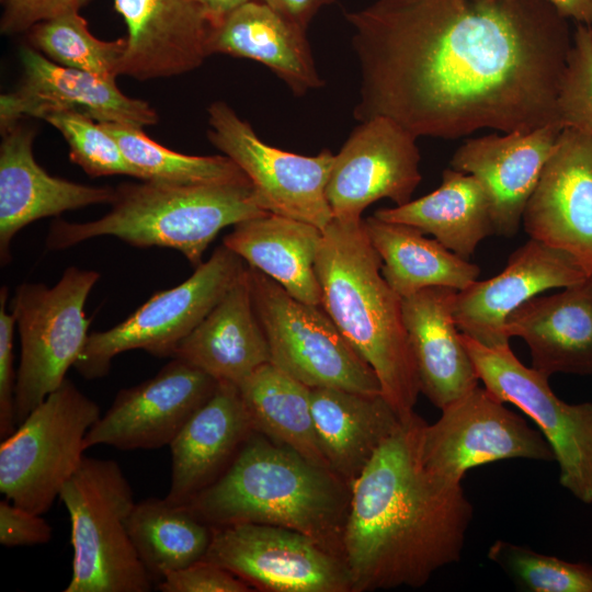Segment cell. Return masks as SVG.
<instances>
[{
	"label": "cell",
	"instance_id": "6da1fadb",
	"mask_svg": "<svg viewBox=\"0 0 592 592\" xmlns=\"http://www.w3.org/2000/svg\"><path fill=\"white\" fill-rule=\"evenodd\" d=\"M345 19L358 122L385 116L445 139L560 124L573 33L548 0H375Z\"/></svg>",
	"mask_w": 592,
	"mask_h": 592
},
{
	"label": "cell",
	"instance_id": "7a4b0ae2",
	"mask_svg": "<svg viewBox=\"0 0 592 592\" xmlns=\"http://www.w3.org/2000/svg\"><path fill=\"white\" fill-rule=\"evenodd\" d=\"M423 421L402 420L351 483L343 556L352 592L420 588L462 557L474 509L462 482L424 467Z\"/></svg>",
	"mask_w": 592,
	"mask_h": 592
},
{
	"label": "cell",
	"instance_id": "3957f363",
	"mask_svg": "<svg viewBox=\"0 0 592 592\" xmlns=\"http://www.w3.org/2000/svg\"><path fill=\"white\" fill-rule=\"evenodd\" d=\"M351 486L332 470L253 432L227 470L185 504L213 527L270 524L343 556Z\"/></svg>",
	"mask_w": 592,
	"mask_h": 592
},
{
	"label": "cell",
	"instance_id": "277c9868",
	"mask_svg": "<svg viewBox=\"0 0 592 592\" xmlns=\"http://www.w3.org/2000/svg\"><path fill=\"white\" fill-rule=\"evenodd\" d=\"M382 265L363 218H333L322 230L316 262L321 307L372 367L384 398L406 420L414 413L420 384L402 298L384 278Z\"/></svg>",
	"mask_w": 592,
	"mask_h": 592
},
{
	"label": "cell",
	"instance_id": "5b68a950",
	"mask_svg": "<svg viewBox=\"0 0 592 592\" xmlns=\"http://www.w3.org/2000/svg\"><path fill=\"white\" fill-rule=\"evenodd\" d=\"M267 214L247 183L173 185L141 181L115 187L109 213L87 223L56 219L46 237L62 250L112 236L137 248H170L193 265L224 228Z\"/></svg>",
	"mask_w": 592,
	"mask_h": 592
},
{
	"label": "cell",
	"instance_id": "8992f818",
	"mask_svg": "<svg viewBox=\"0 0 592 592\" xmlns=\"http://www.w3.org/2000/svg\"><path fill=\"white\" fill-rule=\"evenodd\" d=\"M73 549L65 592H148L152 577L127 531L135 505L132 487L112 459L83 457L62 487Z\"/></svg>",
	"mask_w": 592,
	"mask_h": 592
},
{
	"label": "cell",
	"instance_id": "52a82bcc",
	"mask_svg": "<svg viewBox=\"0 0 592 592\" xmlns=\"http://www.w3.org/2000/svg\"><path fill=\"white\" fill-rule=\"evenodd\" d=\"M101 417L96 402L70 379L50 392L0 445V491L12 503L46 513L87 449Z\"/></svg>",
	"mask_w": 592,
	"mask_h": 592
},
{
	"label": "cell",
	"instance_id": "ba28073f",
	"mask_svg": "<svg viewBox=\"0 0 592 592\" xmlns=\"http://www.w3.org/2000/svg\"><path fill=\"white\" fill-rule=\"evenodd\" d=\"M100 280L94 270L66 269L54 286L19 285L11 299L20 335L15 384L16 426L66 379L88 340L84 306Z\"/></svg>",
	"mask_w": 592,
	"mask_h": 592
},
{
	"label": "cell",
	"instance_id": "9c48e42d",
	"mask_svg": "<svg viewBox=\"0 0 592 592\" xmlns=\"http://www.w3.org/2000/svg\"><path fill=\"white\" fill-rule=\"evenodd\" d=\"M248 273L272 364L310 388L382 394L372 367L321 306L294 298L271 277L249 265Z\"/></svg>",
	"mask_w": 592,
	"mask_h": 592
},
{
	"label": "cell",
	"instance_id": "30bf717a",
	"mask_svg": "<svg viewBox=\"0 0 592 592\" xmlns=\"http://www.w3.org/2000/svg\"><path fill=\"white\" fill-rule=\"evenodd\" d=\"M247 263L225 244L181 284L153 294L124 321L89 334L73 367L87 379L104 377L113 358L144 350L172 358L179 344L201 323L242 274Z\"/></svg>",
	"mask_w": 592,
	"mask_h": 592
},
{
	"label": "cell",
	"instance_id": "8fae6325",
	"mask_svg": "<svg viewBox=\"0 0 592 592\" xmlns=\"http://www.w3.org/2000/svg\"><path fill=\"white\" fill-rule=\"evenodd\" d=\"M460 337L483 387L536 423L558 463L560 485L579 501L592 503V402L559 399L548 377L522 364L510 345L489 348Z\"/></svg>",
	"mask_w": 592,
	"mask_h": 592
},
{
	"label": "cell",
	"instance_id": "7c38bea8",
	"mask_svg": "<svg viewBox=\"0 0 592 592\" xmlns=\"http://www.w3.org/2000/svg\"><path fill=\"white\" fill-rule=\"evenodd\" d=\"M207 115L209 141L247 175L264 210L321 230L333 220L327 200L331 151L304 156L273 147L224 101L213 102Z\"/></svg>",
	"mask_w": 592,
	"mask_h": 592
},
{
	"label": "cell",
	"instance_id": "4fadbf2b",
	"mask_svg": "<svg viewBox=\"0 0 592 592\" xmlns=\"http://www.w3.org/2000/svg\"><path fill=\"white\" fill-rule=\"evenodd\" d=\"M419 451L428 470L455 482L470 468L497 460H555L539 430L479 385L443 408L434 423L422 422Z\"/></svg>",
	"mask_w": 592,
	"mask_h": 592
},
{
	"label": "cell",
	"instance_id": "5bb4252c",
	"mask_svg": "<svg viewBox=\"0 0 592 592\" xmlns=\"http://www.w3.org/2000/svg\"><path fill=\"white\" fill-rule=\"evenodd\" d=\"M203 559L262 591L352 592L345 561L287 527L260 523L214 527Z\"/></svg>",
	"mask_w": 592,
	"mask_h": 592
},
{
	"label": "cell",
	"instance_id": "9a60e30c",
	"mask_svg": "<svg viewBox=\"0 0 592 592\" xmlns=\"http://www.w3.org/2000/svg\"><path fill=\"white\" fill-rule=\"evenodd\" d=\"M417 137L395 121L374 116L353 129L334 155L327 200L334 219H362L374 202L411 201L421 182Z\"/></svg>",
	"mask_w": 592,
	"mask_h": 592
},
{
	"label": "cell",
	"instance_id": "2e32d148",
	"mask_svg": "<svg viewBox=\"0 0 592 592\" xmlns=\"http://www.w3.org/2000/svg\"><path fill=\"white\" fill-rule=\"evenodd\" d=\"M217 385L200 368L172 357L155 376L117 392L90 428L84 446L101 444L121 451L169 446Z\"/></svg>",
	"mask_w": 592,
	"mask_h": 592
},
{
	"label": "cell",
	"instance_id": "e0dca14e",
	"mask_svg": "<svg viewBox=\"0 0 592 592\" xmlns=\"http://www.w3.org/2000/svg\"><path fill=\"white\" fill-rule=\"evenodd\" d=\"M23 70L18 88L0 96V129L24 117L44 119L55 112H78L99 123L143 128L159 117L149 103L125 95L115 79L58 65L32 46L20 49Z\"/></svg>",
	"mask_w": 592,
	"mask_h": 592
},
{
	"label": "cell",
	"instance_id": "ac0fdd59",
	"mask_svg": "<svg viewBox=\"0 0 592 592\" xmlns=\"http://www.w3.org/2000/svg\"><path fill=\"white\" fill-rule=\"evenodd\" d=\"M590 273L570 253L530 239L498 275L458 291L454 319L459 331L489 348L510 345L508 317L540 293L573 285Z\"/></svg>",
	"mask_w": 592,
	"mask_h": 592
},
{
	"label": "cell",
	"instance_id": "d6986e66",
	"mask_svg": "<svg viewBox=\"0 0 592 592\" xmlns=\"http://www.w3.org/2000/svg\"><path fill=\"white\" fill-rule=\"evenodd\" d=\"M532 239L563 250L592 272V137L565 126L522 216Z\"/></svg>",
	"mask_w": 592,
	"mask_h": 592
},
{
	"label": "cell",
	"instance_id": "ffe728a7",
	"mask_svg": "<svg viewBox=\"0 0 592 592\" xmlns=\"http://www.w3.org/2000/svg\"><path fill=\"white\" fill-rule=\"evenodd\" d=\"M114 5L127 27L119 76H180L210 56L214 25L201 0H114Z\"/></svg>",
	"mask_w": 592,
	"mask_h": 592
},
{
	"label": "cell",
	"instance_id": "44dd1931",
	"mask_svg": "<svg viewBox=\"0 0 592 592\" xmlns=\"http://www.w3.org/2000/svg\"><path fill=\"white\" fill-rule=\"evenodd\" d=\"M562 128L555 123L530 132L469 138L454 152L451 168L474 175L486 189L497 236L511 238L519 231Z\"/></svg>",
	"mask_w": 592,
	"mask_h": 592
},
{
	"label": "cell",
	"instance_id": "7402d4cb",
	"mask_svg": "<svg viewBox=\"0 0 592 592\" xmlns=\"http://www.w3.org/2000/svg\"><path fill=\"white\" fill-rule=\"evenodd\" d=\"M0 261L11 260L10 246L35 220L95 204H112L115 189L91 186L48 174L35 160V132L21 122L1 130Z\"/></svg>",
	"mask_w": 592,
	"mask_h": 592
},
{
	"label": "cell",
	"instance_id": "603a6c76",
	"mask_svg": "<svg viewBox=\"0 0 592 592\" xmlns=\"http://www.w3.org/2000/svg\"><path fill=\"white\" fill-rule=\"evenodd\" d=\"M253 432L238 386L218 383L169 445L171 479L166 498L187 504L227 470Z\"/></svg>",
	"mask_w": 592,
	"mask_h": 592
},
{
	"label": "cell",
	"instance_id": "cb8c5ba5",
	"mask_svg": "<svg viewBox=\"0 0 592 592\" xmlns=\"http://www.w3.org/2000/svg\"><path fill=\"white\" fill-rule=\"evenodd\" d=\"M457 292L432 286L402 298L403 323L420 391L441 410L480 380L454 319Z\"/></svg>",
	"mask_w": 592,
	"mask_h": 592
},
{
	"label": "cell",
	"instance_id": "d4e9b609",
	"mask_svg": "<svg viewBox=\"0 0 592 592\" xmlns=\"http://www.w3.org/2000/svg\"><path fill=\"white\" fill-rule=\"evenodd\" d=\"M505 331L525 341L532 367L548 378L591 375L592 272L560 293L527 300L508 317Z\"/></svg>",
	"mask_w": 592,
	"mask_h": 592
},
{
	"label": "cell",
	"instance_id": "484cf974",
	"mask_svg": "<svg viewBox=\"0 0 592 592\" xmlns=\"http://www.w3.org/2000/svg\"><path fill=\"white\" fill-rule=\"evenodd\" d=\"M173 357L238 386L260 366L271 363L266 335L258 319L248 265L201 323L179 344Z\"/></svg>",
	"mask_w": 592,
	"mask_h": 592
},
{
	"label": "cell",
	"instance_id": "4316f807",
	"mask_svg": "<svg viewBox=\"0 0 592 592\" xmlns=\"http://www.w3.org/2000/svg\"><path fill=\"white\" fill-rule=\"evenodd\" d=\"M209 55L255 60L272 70L295 95L323 86L306 29L259 0H250L213 26Z\"/></svg>",
	"mask_w": 592,
	"mask_h": 592
},
{
	"label": "cell",
	"instance_id": "83f0119b",
	"mask_svg": "<svg viewBox=\"0 0 592 592\" xmlns=\"http://www.w3.org/2000/svg\"><path fill=\"white\" fill-rule=\"evenodd\" d=\"M318 442L329 468L351 483L402 419L382 394L311 388Z\"/></svg>",
	"mask_w": 592,
	"mask_h": 592
},
{
	"label": "cell",
	"instance_id": "f1b7e54d",
	"mask_svg": "<svg viewBox=\"0 0 592 592\" xmlns=\"http://www.w3.org/2000/svg\"><path fill=\"white\" fill-rule=\"evenodd\" d=\"M321 240L322 230L317 226L267 213L236 224L223 244L294 298L321 306L316 272Z\"/></svg>",
	"mask_w": 592,
	"mask_h": 592
},
{
	"label": "cell",
	"instance_id": "f546056e",
	"mask_svg": "<svg viewBox=\"0 0 592 592\" xmlns=\"http://www.w3.org/2000/svg\"><path fill=\"white\" fill-rule=\"evenodd\" d=\"M374 216L430 234L465 260L470 259L480 241L496 235L486 189L474 175L453 168L443 171L441 185L430 194L380 208Z\"/></svg>",
	"mask_w": 592,
	"mask_h": 592
},
{
	"label": "cell",
	"instance_id": "4dcf8cb0",
	"mask_svg": "<svg viewBox=\"0 0 592 592\" xmlns=\"http://www.w3.org/2000/svg\"><path fill=\"white\" fill-rule=\"evenodd\" d=\"M389 286L406 298L421 289L444 286L462 291L478 280L480 267L448 250L420 229L376 216L363 219Z\"/></svg>",
	"mask_w": 592,
	"mask_h": 592
},
{
	"label": "cell",
	"instance_id": "1f68e13d",
	"mask_svg": "<svg viewBox=\"0 0 592 592\" xmlns=\"http://www.w3.org/2000/svg\"><path fill=\"white\" fill-rule=\"evenodd\" d=\"M238 388L255 432L330 469L315 429L310 387L266 363Z\"/></svg>",
	"mask_w": 592,
	"mask_h": 592
},
{
	"label": "cell",
	"instance_id": "d6a6232c",
	"mask_svg": "<svg viewBox=\"0 0 592 592\" xmlns=\"http://www.w3.org/2000/svg\"><path fill=\"white\" fill-rule=\"evenodd\" d=\"M127 531L152 579L202 560L214 534V527L186 505L167 498L136 502L127 520Z\"/></svg>",
	"mask_w": 592,
	"mask_h": 592
},
{
	"label": "cell",
	"instance_id": "836d02e7",
	"mask_svg": "<svg viewBox=\"0 0 592 592\" xmlns=\"http://www.w3.org/2000/svg\"><path fill=\"white\" fill-rule=\"evenodd\" d=\"M114 136L137 179L173 185L250 182L227 156H191L166 148L150 139L143 128L102 123Z\"/></svg>",
	"mask_w": 592,
	"mask_h": 592
},
{
	"label": "cell",
	"instance_id": "e575fe53",
	"mask_svg": "<svg viewBox=\"0 0 592 592\" xmlns=\"http://www.w3.org/2000/svg\"><path fill=\"white\" fill-rule=\"evenodd\" d=\"M29 38L31 46L52 61L106 79L119 76L127 45L126 38L102 41L95 37L79 12L34 25Z\"/></svg>",
	"mask_w": 592,
	"mask_h": 592
},
{
	"label": "cell",
	"instance_id": "d590c367",
	"mask_svg": "<svg viewBox=\"0 0 592 592\" xmlns=\"http://www.w3.org/2000/svg\"><path fill=\"white\" fill-rule=\"evenodd\" d=\"M488 557L500 565L525 591L592 592V566L570 562L499 539Z\"/></svg>",
	"mask_w": 592,
	"mask_h": 592
},
{
	"label": "cell",
	"instance_id": "8d00e7d4",
	"mask_svg": "<svg viewBox=\"0 0 592 592\" xmlns=\"http://www.w3.org/2000/svg\"><path fill=\"white\" fill-rule=\"evenodd\" d=\"M62 135L69 157L88 175H128L137 179L118 143L102 123L78 112H55L44 118Z\"/></svg>",
	"mask_w": 592,
	"mask_h": 592
},
{
	"label": "cell",
	"instance_id": "74e56055",
	"mask_svg": "<svg viewBox=\"0 0 592 592\" xmlns=\"http://www.w3.org/2000/svg\"><path fill=\"white\" fill-rule=\"evenodd\" d=\"M560 124L579 128L592 137V33L577 24L558 98Z\"/></svg>",
	"mask_w": 592,
	"mask_h": 592
},
{
	"label": "cell",
	"instance_id": "f35d334b",
	"mask_svg": "<svg viewBox=\"0 0 592 592\" xmlns=\"http://www.w3.org/2000/svg\"><path fill=\"white\" fill-rule=\"evenodd\" d=\"M158 588L162 592L252 591V588L243 580L206 559L164 574Z\"/></svg>",
	"mask_w": 592,
	"mask_h": 592
},
{
	"label": "cell",
	"instance_id": "ab89813d",
	"mask_svg": "<svg viewBox=\"0 0 592 592\" xmlns=\"http://www.w3.org/2000/svg\"><path fill=\"white\" fill-rule=\"evenodd\" d=\"M9 291L7 286L0 289V439L4 440L16 429L15 423V384L14 372V329L16 326L13 314L8 311Z\"/></svg>",
	"mask_w": 592,
	"mask_h": 592
},
{
	"label": "cell",
	"instance_id": "60d3db41",
	"mask_svg": "<svg viewBox=\"0 0 592 592\" xmlns=\"http://www.w3.org/2000/svg\"><path fill=\"white\" fill-rule=\"evenodd\" d=\"M91 0H5L1 33L13 35L61 15L77 13Z\"/></svg>",
	"mask_w": 592,
	"mask_h": 592
},
{
	"label": "cell",
	"instance_id": "b9f144b4",
	"mask_svg": "<svg viewBox=\"0 0 592 592\" xmlns=\"http://www.w3.org/2000/svg\"><path fill=\"white\" fill-rule=\"evenodd\" d=\"M52 527L41 514L21 508L8 499L0 501V544L5 547L47 544Z\"/></svg>",
	"mask_w": 592,
	"mask_h": 592
},
{
	"label": "cell",
	"instance_id": "7bdbcfd3",
	"mask_svg": "<svg viewBox=\"0 0 592 592\" xmlns=\"http://www.w3.org/2000/svg\"><path fill=\"white\" fill-rule=\"evenodd\" d=\"M307 30L316 14L333 0H259Z\"/></svg>",
	"mask_w": 592,
	"mask_h": 592
},
{
	"label": "cell",
	"instance_id": "ee69618b",
	"mask_svg": "<svg viewBox=\"0 0 592 592\" xmlns=\"http://www.w3.org/2000/svg\"><path fill=\"white\" fill-rule=\"evenodd\" d=\"M560 15L577 24L592 26V0H548Z\"/></svg>",
	"mask_w": 592,
	"mask_h": 592
},
{
	"label": "cell",
	"instance_id": "f6af8a7d",
	"mask_svg": "<svg viewBox=\"0 0 592 592\" xmlns=\"http://www.w3.org/2000/svg\"><path fill=\"white\" fill-rule=\"evenodd\" d=\"M213 25L219 23L230 12L250 0H201Z\"/></svg>",
	"mask_w": 592,
	"mask_h": 592
},
{
	"label": "cell",
	"instance_id": "bcb514c9",
	"mask_svg": "<svg viewBox=\"0 0 592 592\" xmlns=\"http://www.w3.org/2000/svg\"><path fill=\"white\" fill-rule=\"evenodd\" d=\"M591 33H592V26H591Z\"/></svg>",
	"mask_w": 592,
	"mask_h": 592
},
{
	"label": "cell",
	"instance_id": "7dc6e473",
	"mask_svg": "<svg viewBox=\"0 0 592 592\" xmlns=\"http://www.w3.org/2000/svg\"><path fill=\"white\" fill-rule=\"evenodd\" d=\"M1 1H3V0H1Z\"/></svg>",
	"mask_w": 592,
	"mask_h": 592
}]
</instances>
